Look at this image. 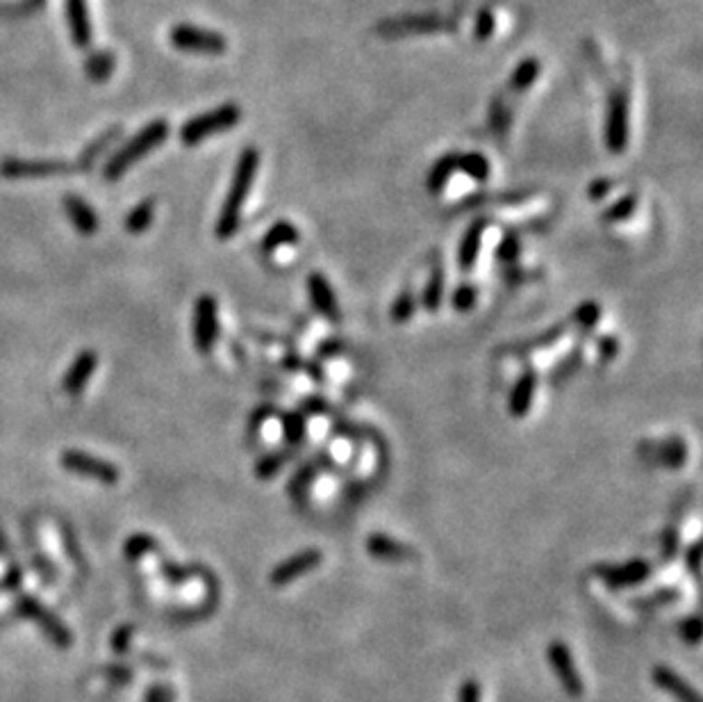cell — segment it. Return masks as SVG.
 <instances>
[{
    "mask_svg": "<svg viewBox=\"0 0 703 702\" xmlns=\"http://www.w3.org/2000/svg\"><path fill=\"white\" fill-rule=\"evenodd\" d=\"M258 166H260V153L255 147H246L241 151L239 160H237L230 190H228L226 199H223L217 228H214L219 240H230L237 232V228H239L241 205H244L246 196L250 194V187H253L255 176H258Z\"/></svg>",
    "mask_w": 703,
    "mask_h": 702,
    "instance_id": "obj_1",
    "label": "cell"
},
{
    "mask_svg": "<svg viewBox=\"0 0 703 702\" xmlns=\"http://www.w3.org/2000/svg\"><path fill=\"white\" fill-rule=\"evenodd\" d=\"M169 138V124L164 119H155L146 126V128L139 130L126 147L118 148L103 166V178L105 181L114 183L118 181L123 174H126L135 162H139L142 157H146L153 148H157L160 144H164V139Z\"/></svg>",
    "mask_w": 703,
    "mask_h": 702,
    "instance_id": "obj_2",
    "label": "cell"
},
{
    "mask_svg": "<svg viewBox=\"0 0 703 702\" xmlns=\"http://www.w3.org/2000/svg\"><path fill=\"white\" fill-rule=\"evenodd\" d=\"M239 119H241L239 105L235 103L219 105V108L210 109V112L201 114V117L189 119L187 124L180 128V139H183L184 147H194V144H201L203 139L212 138V135L235 128V126L239 124Z\"/></svg>",
    "mask_w": 703,
    "mask_h": 702,
    "instance_id": "obj_3",
    "label": "cell"
},
{
    "mask_svg": "<svg viewBox=\"0 0 703 702\" xmlns=\"http://www.w3.org/2000/svg\"><path fill=\"white\" fill-rule=\"evenodd\" d=\"M171 46L184 52H203V55H221L226 52L228 42L223 34L214 33V30L196 28V25L180 24L171 28L169 33Z\"/></svg>",
    "mask_w": 703,
    "mask_h": 702,
    "instance_id": "obj_4",
    "label": "cell"
},
{
    "mask_svg": "<svg viewBox=\"0 0 703 702\" xmlns=\"http://www.w3.org/2000/svg\"><path fill=\"white\" fill-rule=\"evenodd\" d=\"M60 463L64 470L73 472V475L89 477V479L98 481V484H105V486L118 484V477H121L118 475L117 465H112L109 460L98 459V456H91V454H87V451H80V450L64 451L60 459Z\"/></svg>",
    "mask_w": 703,
    "mask_h": 702,
    "instance_id": "obj_5",
    "label": "cell"
},
{
    "mask_svg": "<svg viewBox=\"0 0 703 702\" xmlns=\"http://www.w3.org/2000/svg\"><path fill=\"white\" fill-rule=\"evenodd\" d=\"M605 147L610 153H623L628 147V96L623 90H614L608 99Z\"/></svg>",
    "mask_w": 703,
    "mask_h": 702,
    "instance_id": "obj_6",
    "label": "cell"
},
{
    "mask_svg": "<svg viewBox=\"0 0 703 702\" xmlns=\"http://www.w3.org/2000/svg\"><path fill=\"white\" fill-rule=\"evenodd\" d=\"M219 337V306L212 295H201L194 306V345L201 354H210Z\"/></svg>",
    "mask_w": 703,
    "mask_h": 702,
    "instance_id": "obj_7",
    "label": "cell"
},
{
    "mask_svg": "<svg viewBox=\"0 0 703 702\" xmlns=\"http://www.w3.org/2000/svg\"><path fill=\"white\" fill-rule=\"evenodd\" d=\"M80 171L78 165H69L61 160H5L0 165L3 178H48V176H64Z\"/></svg>",
    "mask_w": 703,
    "mask_h": 702,
    "instance_id": "obj_8",
    "label": "cell"
},
{
    "mask_svg": "<svg viewBox=\"0 0 703 702\" xmlns=\"http://www.w3.org/2000/svg\"><path fill=\"white\" fill-rule=\"evenodd\" d=\"M16 612H19L23 618H28V621L39 622V627H42V630L55 640V646L60 648L71 646V634H69L67 627L61 625L60 618L52 616L51 612H46V609H43L34 598H30V595H21V598L16 600Z\"/></svg>",
    "mask_w": 703,
    "mask_h": 702,
    "instance_id": "obj_9",
    "label": "cell"
},
{
    "mask_svg": "<svg viewBox=\"0 0 703 702\" xmlns=\"http://www.w3.org/2000/svg\"><path fill=\"white\" fill-rule=\"evenodd\" d=\"M322 561H323V555L319 550H303L298 552V555L285 559L283 564L276 565L269 582L274 583V586H285V583L294 582V579L303 577V574H307L310 570H314Z\"/></svg>",
    "mask_w": 703,
    "mask_h": 702,
    "instance_id": "obj_10",
    "label": "cell"
},
{
    "mask_svg": "<svg viewBox=\"0 0 703 702\" xmlns=\"http://www.w3.org/2000/svg\"><path fill=\"white\" fill-rule=\"evenodd\" d=\"M451 21L442 19L437 14H415V16H403V19L385 21L380 24L382 34H410V33H439V30L451 28Z\"/></svg>",
    "mask_w": 703,
    "mask_h": 702,
    "instance_id": "obj_11",
    "label": "cell"
},
{
    "mask_svg": "<svg viewBox=\"0 0 703 702\" xmlns=\"http://www.w3.org/2000/svg\"><path fill=\"white\" fill-rule=\"evenodd\" d=\"M548 661H551L553 670L560 678L562 687L569 696H581L583 693V684H581V675H578L576 666L571 661L569 650L565 648V643L560 640H553L551 648H548Z\"/></svg>",
    "mask_w": 703,
    "mask_h": 702,
    "instance_id": "obj_12",
    "label": "cell"
},
{
    "mask_svg": "<svg viewBox=\"0 0 703 702\" xmlns=\"http://www.w3.org/2000/svg\"><path fill=\"white\" fill-rule=\"evenodd\" d=\"M96 365H98V356H96V351L85 349L80 351L76 356V361L71 363V367L67 370L64 379H61V390L71 397H78V394L85 390V385L89 384V379L94 376Z\"/></svg>",
    "mask_w": 703,
    "mask_h": 702,
    "instance_id": "obj_13",
    "label": "cell"
},
{
    "mask_svg": "<svg viewBox=\"0 0 703 702\" xmlns=\"http://www.w3.org/2000/svg\"><path fill=\"white\" fill-rule=\"evenodd\" d=\"M596 573L605 579L608 586L622 589V586H633V583L644 582L649 573H651V565L642 559H633L623 565H599Z\"/></svg>",
    "mask_w": 703,
    "mask_h": 702,
    "instance_id": "obj_14",
    "label": "cell"
},
{
    "mask_svg": "<svg viewBox=\"0 0 703 702\" xmlns=\"http://www.w3.org/2000/svg\"><path fill=\"white\" fill-rule=\"evenodd\" d=\"M307 289H310V301L316 313H322L323 318L331 319V322H337V319H340V306H337L335 292H333L326 276L319 274V271L310 274Z\"/></svg>",
    "mask_w": 703,
    "mask_h": 702,
    "instance_id": "obj_15",
    "label": "cell"
},
{
    "mask_svg": "<svg viewBox=\"0 0 703 702\" xmlns=\"http://www.w3.org/2000/svg\"><path fill=\"white\" fill-rule=\"evenodd\" d=\"M535 388H538V376L535 372H524V375L517 379L515 388L510 393V415L512 418H526L533 406Z\"/></svg>",
    "mask_w": 703,
    "mask_h": 702,
    "instance_id": "obj_16",
    "label": "cell"
},
{
    "mask_svg": "<svg viewBox=\"0 0 703 702\" xmlns=\"http://www.w3.org/2000/svg\"><path fill=\"white\" fill-rule=\"evenodd\" d=\"M67 16L73 43H76L78 48H89L91 24L89 12H87V0H67Z\"/></svg>",
    "mask_w": 703,
    "mask_h": 702,
    "instance_id": "obj_17",
    "label": "cell"
},
{
    "mask_svg": "<svg viewBox=\"0 0 703 702\" xmlns=\"http://www.w3.org/2000/svg\"><path fill=\"white\" fill-rule=\"evenodd\" d=\"M64 210H67L69 219H71V223L76 226L78 232H82V235H94V232L98 231V217H96V213L85 199H80V196L76 194H69L67 199H64Z\"/></svg>",
    "mask_w": 703,
    "mask_h": 702,
    "instance_id": "obj_18",
    "label": "cell"
},
{
    "mask_svg": "<svg viewBox=\"0 0 703 702\" xmlns=\"http://www.w3.org/2000/svg\"><path fill=\"white\" fill-rule=\"evenodd\" d=\"M367 552L373 556V559H380V561L412 559L410 547L394 541V538L385 536V534H371V536L367 538Z\"/></svg>",
    "mask_w": 703,
    "mask_h": 702,
    "instance_id": "obj_19",
    "label": "cell"
},
{
    "mask_svg": "<svg viewBox=\"0 0 703 702\" xmlns=\"http://www.w3.org/2000/svg\"><path fill=\"white\" fill-rule=\"evenodd\" d=\"M485 228H487L485 219H478V222H473L472 226L464 231L463 242H460V249H458V262L464 271H469L473 265H476L478 251H481V242H483V232H485Z\"/></svg>",
    "mask_w": 703,
    "mask_h": 702,
    "instance_id": "obj_20",
    "label": "cell"
},
{
    "mask_svg": "<svg viewBox=\"0 0 703 702\" xmlns=\"http://www.w3.org/2000/svg\"><path fill=\"white\" fill-rule=\"evenodd\" d=\"M458 171V153H446V156L439 157L428 171V178H426V187H428L430 194H442L446 183H449L451 176Z\"/></svg>",
    "mask_w": 703,
    "mask_h": 702,
    "instance_id": "obj_21",
    "label": "cell"
},
{
    "mask_svg": "<svg viewBox=\"0 0 703 702\" xmlns=\"http://www.w3.org/2000/svg\"><path fill=\"white\" fill-rule=\"evenodd\" d=\"M298 240H301L298 228L294 226L292 222H287V219H280V222H276L274 226L267 231L265 238H262V249H265V251H276V249L280 247H292Z\"/></svg>",
    "mask_w": 703,
    "mask_h": 702,
    "instance_id": "obj_22",
    "label": "cell"
},
{
    "mask_svg": "<svg viewBox=\"0 0 703 702\" xmlns=\"http://www.w3.org/2000/svg\"><path fill=\"white\" fill-rule=\"evenodd\" d=\"M653 679H656V684L661 688H665V691L674 693L676 697H679L680 702H701L698 700L697 691H694L692 687H689L685 679H680L679 675L671 673L670 669H656L653 670Z\"/></svg>",
    "mask_w": 703,
    "mask_h": 702,
    "instance_id": "obj_23",
    "label": "cell"
},
{
    "mask_svg": "<svg viewBox=\"0 0 703 702\" xmlns=\"http://www.w3.org/2000/svg\"><path fill=\"white\" fill-rule=\"evenodd\" d=\"M539 71H542V67H539L535 57H529V60H524L521 64H517V69L512 71V76H510L508 81V94H524V91L538 81Z\"/></svg>",
    "mask_w": 703,
    "mask_h": 702,
    "instance_id": "obj_24",
    "label": "cell"
},
{
    "mask_svg": "<svg viewBox=\"0 0 703 702\" xmlns=\"http://www.w3.org/2000/svg\"><path fill=\"white\" fill-rule=\"evenodd\" d=\"M153 217H155V201L146 199L142 204L135 205L126 217V231L133 232V235H139V232L148 231L153 223Z\"/></svg>",
    "mask_w": 703,
    "mask_h": 702,
    "instance_id": "obj_25",
    "label": "cell"
},
{
    "mask_svg": "<svg viewBox=\"0 0 703 702\" xmlns=\"http://www.w3.org/2000/svg\"><path fill=\"white\" fill-rule=\"evenodd\" d=\"M642 450H647L649 454L656 456L658 463L670 465V468H680L685 463V456H688V450L680 441H670V442H661L658 447H649L644 445Z\"/></svg>",
    "mask_w": 703,
    "mask_h": 702,
    "instance_id": "obj_26",
    "label": "cell"
},
{
    "mask_svg": "<svg viewBox=\"0 0 703 702\" xmlns=\"http://www.w3.org/2000/svg\"><path fill=\"white\" fill-rule=\"evenodd\" d=\"M114 67H117V60L109 51H98L94 55H89L85 64L87 76L91 78L94 82H108L109 76L114 73Z\"/></svg>",
    "mask_w": 703,
    "mask_h": 702,
    "instance_id": "obj_27",
    "label": "cell"
},
{
    "mask_svg": "<svg viewBox=\"0 0 703 702\" xmlns=\"http://www.w3.org/2000/svg\"><path fill=\"white\" fill-rule=\"evenodd\" d=\"M458 171L467 174L473 181L485 183L490 178V160L481 153H458Z\"/></svg>",
    "mask_w": 703,
    "mask_h": 702,
    "instance_id": "obj_28",
    "label": "cell"
},
{
    "mask_svg": "<svg viewBox=\"0 0 703 702\" xmlns=\"http://www.w3.org/2000/svg\"><path fill=\"white\" fill-rule=\"evenodd\" d=\"M155 552H160V543L153 536H148V534H135L123 545V555L130 561H137L146 555H155Z\"/></svg>",
    "mask_w": 703,
    "mask_h": 702,
    "instance_id": "obj_29",
    "label": "cell"
},
{
    "mask_svg": "<svg viewBox=\"0 0 703 702\" xmlns=\"http://www.w3.org/2000/svg\"><path fill=\"white\" fill-rule=\"evenodd\" d=\"M442 297H444V271L439 270V267H435L428 283H426L421 304H424L426 310L435 313V310H439V306H442Z\"/></svg>",
    "mask_w": 703,
    "mask_h": 702,
    "instance_id": "obj_30",
    "label": "cell"
},
{
    "mask_svg": "<svg viewBox=\"0 0 703 702\" xmlns=\"http://www.w3.org/2000/svg\"><path fill=\"white\" fill-rule=\"evenodd\" d=\"M118 135H121V128H112V130H108V133L100 135V138L96 139V142L91 144L89 148H85V153H82V157H80V160H78V169L82 171V169H87V166L94 165L96 157H98L100 153L105 151V148L112 147V144L118 139Z\"/></svg>",
    "mask_w": 703,
    "mask_h": 702,
    "instance_id": "obj_31",
    "label": "cell"
},
{
    "mask_svg": "<svg viewBox=\"0 0 703 702\" xmlns=\"http://www.w3.org/2000/svg\"><path fill=\"white\" fill-rule=\"evenodd\" d=\"M289 451H276V454H267L262 456L260 460H258V465H255V475L260 477V479H271L274 475H278V470L283 468L285 463L289 460Z\"/></svg>",
    "mask_w": 703,
    "mask_h": 702,
    "instance_id": "obj_32",
    "label": "cell"
},
{
    "mask_svg": "<svg viewBox=\"0 0 703 702\" xmlns=\"http://www.w3.org/2000/svg\"><path fill=\"white\" fill-rule=\"evenodd\" d=\"M635 205H637L635 196H633V194L622 196V199H619L617 204L610 205V208L605 210V213H604V222H608V223L626 222V219L631 217L633 213H635Z\"/></svg>",
    "mask_w": 703,
    "mask_h": 702,
    "instance_id": "obj_33",
    "label": "cell"
},
{
    "mask_svg": "<svg viewBox=\"0 0 703 702\" xmlns=\"http://www.w3.org/2000/svg\"><path fill=\"white\" fill-rule=\"evenodd\" d=\"M283 433L289 445H298L305 438V418L301 413L283 415Z\"/></svg>",
    "mask_w": 703,
    "mask_h": 702,
    "instance_id": "obj_34",
    "label": "cell"
},
{
    "mask_svg": "<svg viewBox=\"0 0 703 702\" xmlns=\"http://www.w3.org/2000/svg\"><path fill=\"white\" fill-rule=\"evenodd\" d=\"M415 295L412 292H401V295L397 297V301L392 304V322L397 324H406L408 319H412V315H415Z\"/></svg>",
    "mask_w": 703,
    "mask_h": 702,
    "instance_id": "obj_35",
    "label": "cell"
},
{
    "mask_svg": "<svg viewBox=\"0 0 703 702\" xmlns=\"http://www.w3.org/2000/svg\"><path fill=\"white\" fill-rule=\"evenodd\" d=\"M599 318H601V308L599 304H595V301H586V304L574 313V322H576L581 328H592L596 322H599Z\"/></svg>",
    "mask_w": 703,
    "mask_h": 702,
    "instance_id": "obj_36",
    "label": "cell"
},
{
    "mask_svg": "<svg viewBox=\"0 0 703 702\" xmlns=\"http://www.w3.org/2000/svg\"><path fill=\"white\" fill-rule=\"evenodd\" d=\"M473 304H476V288L469 283L460 285L454 295L455 310H460V313H467V310L473 308Z\"/></svg>",
    "mask_w": 703,
    "mask_h": 702,
    "instance_id": "obj_37",
    "label": "cell"
},
{
    "mask_svg": "<svg viewBox=\"0 0 703 702\" xmlns=\"http://www.w3.org/2000/svg\"><path fill=\"white\" fill-rule=\"evenodd\" d=\"M162 574H164L169 582H184L194 574V568H180V565L169 564V561H162Z\"/></svg>",
    "mask_w": 703,
    "mask_h": 702,
    "instance_id": "obj_38",
    "label": "cell"
},
{
    "mask_svg": "<svg viewBox=\"0 0 703 702\" xmlns=\"http://www.w3.org/2000/svg\"><path fill=\"white\" fill-rule=\"evenodd\" d=\"M494 33V16L490 10H483L476 19V39H487Z\"/></svg>",
    "mask_w": 703,
    "mask_h": 702,
    "instance_id": "obj_39",
    "label": "cell"
},
{
    "mask_svg": "<svg viewBox=\"0 0 703 702\" xmlns=\"http://www.w3.org/2000/svg\"><path fill=\"white\" fill-rule=\"evenodd\" d=\"M312 477H314V468H312V465H310V468H305V470H301L296 477H294V481H292V486H289V490H292L294 495L303 493V490H305L307 486L312 484Z\"/></svg>",
    "mask_w": 703,
    "mask_h": 702,
    "instance_id": "obj_40",
    "label": "cell"
},
{
    "mask_svg": "<svg viewBox=\"0 0 703 702\" xmlns=\"http://www.w3.org/2000/svg\"><path fill=\"white\" fill-rule=\"evenodd\" d=\"M517 253H520V242H517V238H505V242L499 247V258L501 261H515Z\"/></svg>",
    "mask_w": 703,
    "mask_h": 702,
    "instance_id": "obj_41",
    "label": "cell"
},
{
    "mask_svg": "<svg viewBox=\"0 0 703 702\" xmlns=\"http://www.w3.org/2000/svg\"><path fill=\"white\" fill-rule=\"evenodd\" d=\"M610 187H613V181H608V178H596V181L590 185V190H587V194H590V199L599 201L608 194Z\"/></svg>",
    "mask_w": 703,
    "mask_h": 702,
    "instance_id": "obj_42",
    "label": "cell"
},
{
    "mask_svg": "<svg viewBox=\"0 0 703 702\" xmlns=\"http://www.w3.org/2000/svg\"><path fill=\"white\" fill-rule=\"evenodd\" d=\"M680 634L689 640V643H698V636H701V625H698V618H689L688 622H683L680 627Z\"/></svg>",
    "mask_w": 703,
    "mask_h": 702,
    "instance_id": "obj_43",
    "label": "cell"
},
{
    "mask_svg": "<svg viewBox=\"0 0 703 702\" xmlns=\"http://www.w3.org/2000/svg\"><path fill=\"white\" fill-rule=\"evenodd\" d=\"M130 634H133V627L123 625L121 630H118L117 634H114V639H112L114 650H117V652H126L127 650V639H130Z\"/></svg>",
    "mask_w": 703,
    "mask_h": 702,
    "instance_id": "obj_44",
    "label": "cell"
},
{
    "mask_svg": "<svg viewBox=\"0 0 703 702\" xmlns=\"http://www.w3.org/2000/svg\"><path fill=\"white\" fill-rule=\"evenodd\" d=\"M481 700V688L476 682H467L460 691V702H478Z\"/></svg>",
    "mask_w": 703,
    "mask_h": 702,
    "instance_id": "obj_45",
    "label": "cell"
},
{
    "mask_svg": "<svg viewBox=\"0 0 703 702\" xmlns=\"http://www.w3.org/2000/svg\"><path fill=\"white\" fill-rule=\"evenodd\" d=\"M146 702H173V693L164 687H157L148 693Z\"/></svg>",
    "mask_w": 703,
    "mask_h": 702,
    "instance_id": "obj_46",
    "label": "cell"
},
{
    "mask_svg": "<svg viewBox=\"0 0 703 702\" xmlns=\"http://www.w3.org/2000/svg\"><path fill=\"white\" fill-rule=\"evenodd\" d=\"M689 568L694 574H698V568H701V545L698 543H694L692 550H689Z\"/></svg>",
    "mask_w": 703,
    "mask_h": 702,
    "instance_id": "obj_47",
    "label": "cell"
},
{
    "mask_svg": "<svg viewBox=\"0 0 703 702\" xmlns=\"http://www.w3.org/2000/svg\"><path fill=\"white\" fill-rule=\"evenodd\" d=\"M19 583H21V570L16 568V565H12V570L5 577V589H16Z\"/></svg>",
    "mask_w": 703,
    "mask_h": 702,
    "instance_id": "obj_48",
    "label": "cell"
},
{
    "mask_svg": "<svg viewBox=\"0 0 703 702\" xmlns=\"http://www.w3.org/2000/svg\"><path fill=\"white\" fill-rule=\"evenodd\" d=\"M601 349H604V356H614V349H617V340H613V337H605V340L601 342Z\"/></svg>",
    "mask_w": 703,
    "mask_h": 702,
    "instance_id": "obj_49",
    "label": "cell"
},
{
    "mask_svg": "<svg viewBox=\"0 0 703 702\" xmlns=\"http://www.w3.org/2000/svg\"><path fill=\"white\" fill-rule=\"evenodd\" d=\"M0 555H7V543L5 538H3V534H0Z\"/></svg>",
    "mask_w": 703,
    "mask_h": 702,
    "instance_id": "obj_50",
    "label": "cell"
}]
</instances>
